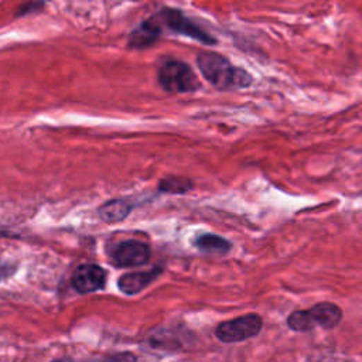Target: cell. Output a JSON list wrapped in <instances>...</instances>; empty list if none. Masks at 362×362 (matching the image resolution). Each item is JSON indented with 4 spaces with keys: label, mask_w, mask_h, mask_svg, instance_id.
I'll list each match as a JSON object with an SVG mask.
<instances>
[{
    "label": "cell",
    "mask_w": 362,
    "mask_h": 362,
    "mask_svg": "<svg viewBox=\"0 0 362 362\" xmlns=\"http://www.w3.org/2000/svg\"><path fill=\"white\" fill-rule=\"evenodd\" d=\"M194 245L199 250L205 253H212V255H225L230 250V246H232L229 240L215 233H204L198 236L194 240Z\"/></svg>",
    "instance_id": "11"
},
{
    "label": "cell",
    "mask_w": 362,
    "mask_h": 362,
    "mask_svg": "<svg viewBox=\"0 0 362 362\" xmlns=\"http://www.w3.org/2000/svg\"><path fill=\"white\" fill-rule=\"evenodd\" d=\"M161 273V269L154 267L148 272H133L122 274L117 280V287L122 293L127 296L137 294L150 286Z\"/></svg>",
    "instance_id": "8"
},
{
    "label": "cell",
    "mask_w": 362,
    "mask_h": 362,
    "mask_svg": "<svg viewBox=\"0 0 362 362\" xmlns=\"http://www.w3.org/2000/svg\"><path fill=\"white\" fill-rule=\"evenodd\" d=\"M197 65L204 78L219 90H235L247 88L253 79L243 68L235 66L230 61L215 52H201Z\"/></svg>",
    "instance_id": "1"
},
{
    "label": "cell",
    "mask_w": 362,
    "mask_h": 362,
    "mask_svg": "<svg viewBox=\"0 0 362 362\" xmlns=\"http://www.w3.org/2000/svg\"><path fill=\"white\" fill-rule=\"evenodd\" d=\"M71 284L79 294H89L102 290L106 284V272L93 263L81 264L74 272Z\"/></svg>",
    "instance_id": "6"
},
{
    "label": "cell",
    "mask_w": 362,
    "mask_h": 362,
    "mask_svg": "<svg viewBox=\"0 0 362 362\" xmlns=\"http://www.w3.org/2000/svg\"><path fill=\"white\" fill-rule=\"evenodd\" d=\"M263 328V318L259 314L250 313L232 320L222 321L215 328V337L225 344L242 342L256 337Z\"/></svg>",
    "instance_id": "3"
},
{
    "label": "cell",
    "mask_w": 362,
    "mask_h": 362,
    "mask_svg": "<svg viewBox=\"0 0 362 362\" xmlns=\"http://www.w3.org/2000/svg\"><path fill=\"white\" fill-rule=\"evenodd\" d=\"M308 310L314 320V324L318 327H322L325 329H332V328L338 327L344 317L341 307L331 301L317 303Z\"/></svg>",
    "instance_id": "9"
},
{
    "label": "cell",
    "mask_w": 362,
    "mask_h": 362,
    "mask_svg": "<svg viewBox=\"0 0 362 362\" xmlns=\"http://www.w3.org/2000/svg\"><path fill=\"white\" fill-rule=\"evenodd\" d=\"M150 246L141 240L129 239L119 243L112 253V263L116 267H136L150 260Z\"/></svg>",
    "instance_id": "5"
},
{
    "label": "cell",
    "mask_w": 362,
    "mask_h": 362,
    "mask_svg": "<svg viewBox=\"0 0 362 362\" xmlns=\"http://www.w3.org/2000/svg\"><path fill=\"white\" fill-rule=\"evenodd\" d=\"M51 362H137V358L132 352H117L113 355H106V356H93L82 361H75L72 358H58Z\"/></svg>",
    "instance_id": "14"
},
{
    "label": "cell",
    "mask_w": 362,
    "mask_h": 362,
    "mask_svg": "<svg viewBox=\"0 0 362 362\" xmlns=\"http://www.w3.org/2000/svg\"><path fill=\"white\" fill-rule=\"evenodd\" d=\"M158 82L167 92L187 93L199 89L201 82L195 72L182 61L168 59L158 69Z\"/></svg>",
    "instance_id": "2"
},
{
    "label": "cell",
    "mask_w": 362,
    "mask_h": 362,
    "mask_svg": "<svg viewBox=\"0 0 362 362\" xmlns=\"http://www.w3.org/2000/svg\"><path fill=\"white\" fill-rule=\"evenodd\" d=\"M287 325L296 332H307L315 327L310 310H296L290 313L287 317Z\"/></svg>",
    "instance_id": "12"
},
{
    "label": "cell",
    "mask_w": 362,
    "mask_h": 362,
    "mask_svg": "<svg viewBox=\"0 0 362 362\" xmlns=\"http://www.w3.org/2000/svg\"><path fill=\"white\" fill-rule=\"evenodd\" d=\"M132 209H133V205L129 201H126L123 198H116V199H110V201L102 204L98 208V214L102 221H105L107 223H113V222H119V221H123L124 218H127V215L130 214Z\"/></svg>",
    "instance_id": "10"
},
{
    "label": "cell",
    "mask_w": 362,
    "mask_h": 362,
    "mask_svg": "<svg viewBox=\"0 0 362 362\" xmlns=\"http://www.w3.org/2000/svg\"><path fill=\"white\" fill-rule=\"evenodd\" d=\"M192 188L194 184L182 177H167L158 182V191L164 194H187Z\"/></svg>",
    "instance_id": "13"
},
{
    "label": "cell",
    "mask_w": 362,
    "mask_h": 362,
    "mask_svg": "<svg viewBox=\"0 0 362 362\" xmlns=\"http://www.w3.org/2000/svg\"><path fill=\"white\" fill-rule=\"evenodd\" d=\"M161 33V23L156 16L143 21L137 28H134L127 40L130 48H146L157 41Z\"/></svg>",
    "instance_id": "7"
},
{
    "label": "cell",
    "mask_w": 362,
    "mask_h": 362,
    "mask_svg": "<svg viewBox=\"0 0 362 362\" xmlns=\"http://www.w3.org/2000/svg\"><path fill=\"white\" fill-rule=\"evenodd\" d=\"M161 24H165L171 31L191 37L204 44H215L216 40L211 37L202 27L194 23L189 17H187L181 10L177 8H163L160 14H157Z\"/></svg>",
    "instance_id": "4"
}]
</instances>
